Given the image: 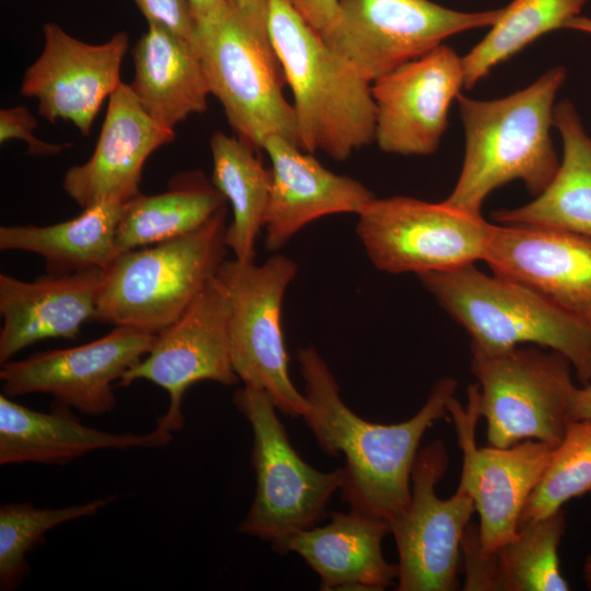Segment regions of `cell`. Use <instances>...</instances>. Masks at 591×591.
Returning <instances> with one entry per match:
<instances>
[{
  "label": "cell",
  "mask_w": 591,
  "mask_h": 591,
  "mask_svg": "<svg viewBox=\"0 0 591 591\" xmlns=\"http://www.w3.org/2000/svg\"><path fill=\"white\" fill-rule=\"evenodd\" d=\"M298 361L309 403L302 418L323 452L345 457L343 501L351 511L390 522L409 502L420 441L448 413L457 382L450 376L439 379L413 417L383 425L359 417L345 404L336 379L315 348L300 349Z\"/></svg>",
  "instance_id": "6da1fadb"
},
{
  "label": "cell",
  "mask_w": 591,
  "mask_h": 591,
  "mask_svg": "<svg viewBox=\"0 0 591 591\" xmlns=\"http://www.w3.org/2000/svg\"><path fill=\"white\" fill-rule=\"evenodd\" d=\"M566 77L565 67L556 66L501 99L482 101L459 94L465 151L447 204L482 215L488 195L512 181L523 182L535 196L546 188L560 163L551 128L555 99Z\"/></svg>",
  "instance_id": "7a4b0ae2"
},
{
  "label": "cell",
  "mask_w": 591,
  "mask_h": 591,
  "mask_svg": "<svg viewBox=\"0 0 591 591\" xmlns=\"http://www.w3.org/2000/svg\"><path fill=\"white\" fill-rule=\"evenodd\" d=\"M267 27L292 91L301 149L343 161L373 142L371 82L354 71L285 0H268Z\"/></svg>",
  "instance_id": "3957f363"
},
{
  "label": "cell",
  "mask_w": 591,
  "mask_h": 591,
  "mask_svg": "<svg viewBox=\"0 0 591 591\" xmlns=\"http://www.w3.org/2000/svg\"><path fill=\"white\" fill-rule=\"evenodd\" d=\"M424 287L488 351L534 344L563 355L591 382V329L524 285L474 265L418 275Z\"/></svg>",
  "instance_id": "277c9868"
},
{
  "label": "cell",
  "mask_w": 591,
  "mask_h": 591,
  "mask_svg": "<svg viewBox=\"0 0 591 591\" xmlns=\"http://www.w3.org/2000/svg\"><path fill=\"white\" fill-rule=\"evenodd\" d=\"M227 206L186 235L120 253L92 321L158 335L197 299L225 259Z\"/></svg>",
  "instance_id": "5b68a950"
},
{
  "label": "cell",
  "mask_w": 591,
  "mask_h": 591,
  "mask_svg": "<svg viewBox=\"0 0 591 591\" xmlns=\"http://www.w3.org/2000/svg\"><path fill=\"white\" fill-rule=\"evenodd\" d=\"M233 404L253 432L256 478L254 500L237 531L270 543L279 553L289 537L317 525L327 514V505L343 484V467L322 472L306 463L263 390L243 385L234 392Z\"/></svg>",
  "instance_id": "8992f818"
},
{
  "label": "cell",
  "mask_w": 591,
  "mask_h": 591,
  "mask_svg": "<svg viewBox=\"0 0 591 591\" xmlns=\"http://www.w3.org/2000/svg\"><path fill=\"white\" fill-rule=\"evenodd\" d=\"M471 352L488 444L507 448L524 440L559 444L570 422L576 387L571 363L559 352L538 347L488 351L471 346Z\"/></svg>",
  "instance_id": "52a82bcc"
},
{
  "label": "cell",
  "mask_w": 591,
  "mask_h": 591,
  "mask_svg": "<svg viewBox=\"0 0 591 591\" xmlns=\"http://www.w3.org/2000/svg\"><path fill=\"white\" fill-rule=\"evenodd\" d=\"M297 271L291 258L275 254L260 265L224 259L216 277L229 301L231 355L239 379L263 390L280 413L303 417L309 403L290 379L281 327L283 298Z\"/></svg>",
  "instance_id": "ba28073f"
},
{
  "label": "cell",
  "mask_w": 591,
  "mask_h": 591,
  "mask_svg": "<svg viewBox=\"0 0 591 591\" xmlns=\"http://www.w3.org/2000/svg\"><path fill=\"white\" fill-rule=\"evenodd\" d=\"M211 94L236 136L256 152L278 135L301 149L293 106L282 94L285 77L270 45L229 8L217 21L195 27Z\"/></svg>",
  "instance_id": "9c48e42d"
},
{
  "label": "cell",
  "mask_w": 591,
  "mask_h": 591,
  "mask_svg": "<svg viewBox=\"0 0 591 591\" xmlns=\"http://www.w3.org/2000/svg\"><path fill=\"white\" fill-rule=\"evenodd\" d=\"M357 235L373 266L389 274L447 271L485 260L493 223L447 204L374 198L357 215Z\"/></svg>",
  "instance_id": "30bf717a"
},
{
  "label": "cell",
  "mask_w": 591,
  "mask_h": 591,
  "mask_svg": "<svg viewBox=\"0 0 591 591\" xmlns=\"http://www.w3.org/2000/svg\"><path fill=\"white\" fill-rule=\"evenodd\" d=\"M501 12H464L431 0H338L322 38L361 78L373 82L455 34L491 26Z\"/></svg>",
  "instance_id": "8fae6325"
},
{
  "label": "cell",
  "mask_w": 591,
  "mask_h": 591,
  "mask_svg": "<svg viewBox=\"0 0 591 591\" xmlns=\"http://www.w3.org/2000/svg\"><path fill=\"white\" fill-rule=\"evenodd\" d=\"M447 467L441 440L420 448L412 470L409 502L389 522L398 554V591L459 589L461 543L475 505L461 485L450 498L438 497L436 487Z\"/></svg>",
  "instance_id": "7c38bea8"
},
{
  "label": "cell",
  "mask_w": 591,
  "mask_h": 591,
  "mask_svg": "<svg viewBox=\"0 0 591 591\" xmlns=\"http://www.w3.org/2000/svg\"><path fill=\"white\" fill-rule=\"evenodd\" d=\"M138 380L167 393L169 407L157 426L173 433L184 426L182 403L192 385L212 381L231 386L240 381L231 355L229 301L216 276L192 305L157 335L150 351L118 385L129 386Z\"/></svg>",
  "instance_id": "4fadbf2b"
},
{
  "label": "cell",
  "mask_w": 591,
  "mask_h": 591,
  "mask_svg": "<svg viewBox=\"0 0 591 591\" xmlns=\"http://www.w3.org/2000/svg\"><path fill=\"white\" fill-rule=\"evenodd\" d=\"M157 335L137 328H115L86 344L37 352L1 364L3 394L18 397L50 394L57 404L85 415L109 413L114 385L152 348Z\"/></svg>",
  "instance_id": "5bb4252c"
},
{
  "label": "cell",
  "mask_w": 591,
  "mask_h": 591,
  "mask_svg": "<svg viewBox=\"0 0 591 591\" xmlns=\"http://www.w3.org/2000/svg\"><path fill=\"white\" fill-rule=\"evenodd\" d=\"M448 414L455 427L462 452L459 485L472 496L479 518V541L484 553H493L518 532L525 501L538 483L554 445L524 440L507 448L477 447L478 384L467 389V405L452 397Z\"/></svg>",
  "instance_id": "9a60e30c"
},
{
  "label": "cell",
  "mask_w": 591,
  "mask_h": 591,
  "mask_svg": "<svg viewBox=\"0 0 591 591\" xmlns=\"http://www.w3.org/2000/svg\"><path fill=\"white\" fill-rule=\"evenodd\" d=\"M43 50L25 70L21 94L36 99L39 115L49 123L69 121L89 136L103 102L123 82L129 35L121 31L89 44L54 22L43 25Z\"/></svg>",
  "instance_id": "2e32d148"
},
{
  "label": "cell",
  "mask_w": 591,
  "mask_h": 591,
  "mask_svg": "<svg viewBox=\"0 0 591 591\" xmlns=\"http://www.w3.org/2000/svg\"><path fill=\"white\" fill-rule=\"evenodd\" d=\"M462 88V57L443 44L378 78L371 83L374 142L386 153L432 154Z\"/></svg>",
  "instance_id": "e0dca14e"
},
{
  "label": "cell",
  "mask_w": 591,
  "mask_h": 591,
  "mask_svg": "<svg viewBox=\"0 0 591 591\" xmlns=\"http://www.w3.org/2000/svg\"><path fill=\"white\" fill-rule=\"evenodd\" d=\"M591 329V237L520 224H494L484 260Z\"/></svg>",
  "instance_id": "ac0fdd59"
},
{
  "label": "cell",
  "mask_w": 591,
  "mask_h": 591,
  "mask_svg": "<svg viewBox=\"0 0 591 591\" xmlns=\"http://www.w3.org/2000/svg\"><path fill=\"white\" fill-rule=\"evenodd\" d=\"M174 138V129L157 123L121 82L108 97L92 155L66 172L63 190L82 209L103 201L125 204L140 194L147 159Z\"/></svg>",
  "instance_id": "d6986e66"
},
{
  "label": "cell",
  "mask_w": 591,
  "mask_h": 591,
  "mask_svg": "<svg viewBox=\"0 0 591 591\" xmlns=\"http://www.w3.org/2000/svg\"><path fill=\"white\" fill-rule=\"evenodd\" d=\"M263 150L269 157L271 188L265 218V246L278 251L316 219L356 213L375 196L361 182L325 169L311 153L271 135Z\"/></svg>",
  "instance_id": "ffe728a7"
},
{
  "label": "cell",
  "mask_w": 591,
  "mask_h": 591,
  "mask_svg": "<svg viewBox=\"0 0 591 591\" xmlns=\"http://www.w3.org/2000/svg\"><path fill=\"white\" fill-rule=\"evenodd\" d=\"M106 269L47 274L33 281L0 275V363L49 338H76L92 321Z\"/></svg>",
  "instance_id": "44dd1931"
},
{
  "label": "cell",
  "mask_w": 591,
  "mask_h": 591,
  "mask_svg": "<svg viewBox=\"0 0 591 591\" xmlns=\"http://www.w3.org/2000/svg\"><path fill=\"white\" fill-rule=\"evenodd\" d=\"M173 432L159 426L147 433H114L83 425L56 403L50 413L31 409L0 395V464H67L97 450L158 449Z\"/></svg>",
  "instance_id": "7402d4cb"
},
{
  "label": "cell",
  "mask_w": 591,
  "mask_h": 591,
  "mask_svg": "<svg viewBox=\"0 0 591 591\" xmlns=\"http://www.w3.org/2000/svg\"><path fill=\"white\" fill-rule=\"evenodd\" d=\"M389 522L349 511L289 537L279 554L296 553L320 578V589L381 591L397 579V564L383 556Z\"/></svg>",
  "instance_id": "603a6c76"
},
{
  "label": "cell",
  "mask_w": 591,
  "mask_h": 591,
  "mask_svg": "<svg viewBox=\"0 0 591 591\" xmlns=\"http://www.w3.org/2000/svg\"><path fill=\"white\" fill-rule=\"evenodd\" d=\"M131 54L134 78L129 86L157 123L174 129L189 116L207 111L211 91L195 42L148 23Z\"/></svg>",
  "instance_id": "cb8c5ba5"
},
{
  "label": "cell",
  "mask_w": 591,
  "mask_h": 591,
  "mask_svg": "<svg viewBox=\"0 0 591 591\" xmlns=\"http://www.w3.org/2000/svg\"><path fill=\"white\" fill-rule=\"evenodd\" d=\"M554 127L563 140V159L546 186L531 202L494 212L498 223L572 232L591 237V137L573 104L554 108Z\"/></svg>",
  "instance_id": "d4e9b609"
},
{
  "label": "cell",
  "mask_w": 591,
  "mask_h": 591,
  "mask_svg": "<svg viewBox=\"0 0 591 591\" xmlns=\"http://www.w3.org/2000/svg\"><path fill=\"white\" fill-rule=\"evenodd\" d=\"M123 202L103 201L86 207L67 221L0 228V250L34 253L45 259L47 274L107 269L119 255L116 233Z\"/></svg>",
  "instance_id": "484cf974"
},
{
  "label": "cell",
  "mask_w": 591,
  "mask_h": 591,
  "mask_svg": "<svg viewBox=\"0 0 591 591\" xmlns=\"http://www.w3.org/2000/svg\"><path fill=\"white\" fill-rule=\"evenodd\" d=\"M224 206V196L200 172L177 174L165 192L140 193L125 202L116 233L117 251L120 254L186 235Z\"/></svg>",
  "instance_id": "4316f807"
},
{
  "label": "cell",
  "mask_w": 591,
  "mask_h": 591,
  "mask_svg": "<svg viewBox=\"0 0 591 591\" xmlns=\"http://www.w3.org/2000/svg\"><path fill=\"white\" fill-rule=\"evenodd\" d=\"M213 186L232 208L225 244L234 258L254 262L256 237L264 229L271 172L237 136L216 131L210 138Z\"/></svg>",
  "instance_id": "83f0119b"
},
{
  "label": "cell",
  "mask_w": 591,
  "mask_h": 591,
  "mask_svg": "<svg viewBox=\"0 0 591 591\" xmlns=\"http://www.w3.org/2000/svg\"><path fill=\"white\" fill-rule=\"evenodd\" d=\"M589 0H512L488 33L462 57L464 88H473L497 65L549 32L566 28Z\"/></svg>",
  "instance_id": "f1b7e54d"
},
{
  "label": "cell",
  "mask_w": 591,
  "mask_h": 591,
  "mask_svg": "<svg viewBox=\"0 0 591 591\" xmlns=\"http://www.w3.org/2000/svg\"><path fill=\"white\" fill-rule=\"evenodd\" d=\"M563 510L521 526L491 553L495 591H567L558 549L565 533Z\"/></svg>",
  "instance_id": "f546056e"
},
{
  "label": "cell",
  "mask_w": 591,
  "mask_h": 591,
  "mask_svg": "<svg viewBox=\"0 0 591 591\" xmlns=\"http://www.w3.org/2000/svg\"><path fill=\"white\" fill-rule=\"evenodd\" d=\"M591 491V418L570 421L522 509L518 529L559 511Z\"/></svg>",
  "instance_id": "4dcf8cb0"
},
{
  "label": "cell",
  "mask_w": 591,
  "mask_h": 591,
  "mask_svg": "<svg viewBox=\"0 0 591 591\" xmlns=\"http://www.w3.org/2000/svg\"><path fill=\"white\" fill-rule=\"evenodd\" d=\"M114 497L62 508H38L30 502L0 508V589H15L30 571L26 554L43 542L51 529L95 514Z\"/></svg>",
  "instance_id": "1f68e13d"
},
{
  "label": "cell",
  "mask_w": 591,
  "mask_h": 591,
  "mask_svg": "<svg viewBox=\"0 0 591 591\" xmlns=\"http://www.w3.org/2000/svg\"><path fill=\"white\" fill-rule=\"evenodd\" d=\"M37 120L26 106L19 105L0 111V142L23 140L27 153L34 157L59 154L68 147L66 143H50L35 137Z\"/></svg>",
  "instance_id": "d6a6232c"
},
{
  "label": "cell",
  "mask_w": 591,
  "mask_h": 591,
  "mask_svg": "<svg viewBox=\"0 0 591 591\" xmlns=\"http://www.w3.org/2000/svg\"><path fill=\"white\" fill-rule=\"evenodd\" d=\"M147 20L195 42V23L188 0H131Z\"/></svg>",
  "instance_id": "836d02e7"
},
{
  "label": "cell",
  "mask_w": 591,
  "mask_h": 591,
  "mask_svg": "<svg viewBox=\"0 0 591 591\" xmlns=\"http://www.w3.org/2000/svg\"><path fill=\"white\" fill-rule=\"evenodd\" d=\"M321 37L334 25L338 0H285Z\"/></svg>",
  "instance_id": "e575fe53"
},
{
  "label": "cell",
  "mask_w": 591,
  "mask_h": 591,
  "mask_svg": "<svg viewBox=\"0 0 591 591\" xmlns=\"http://www.w3.org/2000/svg\"><path fill=\"white\" fill-rule=\"evenodd\" d=\"M224 1L251 31L271 46L267 27L268 0Z\"/></svg>",
  "instance_id": "d590c367"
},
{
  "label": "cell",
  "mask_w": 591,
  "mask_h": 591,
  "mask_svg": "<svg viewBox=\"0 0 591 591\" xmlns=\"http://www.w3.org/2000/svg\"><path fill=\"white\" fill-rule=\"evenodd\" d=\"M195 27L219 20L229 9L224 0H188Z\"/></svg>",
  "instance_id": "8d00e7d4"
},
{
  "label": "cell",
  "mask_w": 591,
  "mask_h": 591,
  "mask_svg": "<svg viewBox=\"0 0 591 591\" xmlns=\"http://www.w3.org/2000/svg\"><path fill=\"white\" fill-rule=\"evenodd\" d=\"M569 416L570 421L591 418V382L573 389Z\"/></svg>",
  "instance_id": "74e56055"
},
{
  "label": "cell",
  "mask_w": 591,
  "mask_h": 591,
  "mask_svg": "<svg viewBox=\"0 0 591 591\" xmlns=\"http://www.w3.org/2000/svg\"><path fill=\"white\" fill-rule=\"evenodd\" d=\"M566 28L591 35V19L581 15L576 16L566 25Z\"/></svg>",
  "instance_id": "f35d334b"
},
{
  "label": "cell",
  "mask_w": 591,
  "mask_h": 591,
  "mask_svg": "<svg viewBox=\"0 0 591 591\" xmlns=\"http://www.w3.org/2000/svg\"><path fill=\"white\" fill-rule=\"evenodd\" d=\"M583 580L588 589L591 590V554L586 558L583 565Z\"/></svg>",
  "instance_id": "ab89813d"
}]
</instances>
